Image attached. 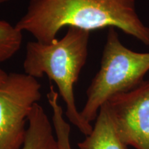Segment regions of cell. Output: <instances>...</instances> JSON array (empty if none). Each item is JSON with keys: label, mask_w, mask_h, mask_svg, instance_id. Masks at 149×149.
Listing matches in <instances>:
<instances>
[{"label": "cell", "mask_w": 149, "mask_h": 149, "mask_svg": "<svg viewBox=\"0 0 149 149\" xmlns=\"http://www.w3.org/2000/svg\"><path fill=\"white\" fill-rule=\"evenodd\" d=\"M23 35L9 22L0 20V63L13 57L21 48Z\"/></svg>", "instance_id": "9c48e42d"}, {"label": "cell", "mask_w": 149, "mask_h": 149, "mask_svg": "<svg viewBox=\"0 0 149 149\" xmlns=\"http://www.w3.org/2000/svg\"><path fill=\"white\" fill-rule=\"evenodd\" d=\"M149 71V53H137L126 47L115 28H109L101 66L86 91L81 115L91 123L112 97L133 90L144 81Z\"/></svg>", "instance_id": "3957f363"}, {"label": "cell", "mask_w": 149, "mask_h": 149, "mask_svg": "<svg viewBox=\"0 0 149 149\" xmlns=\"http://www.w3.org/2000/svg\"><path fill=\"white\" fill-rule=\"evenodd\" d=\"M47 100L53 112L52 122L57 138L58 149H72L70 126L64 119L63 109L59 103V93L53 86L50 87Z\"/></svg>", "instance_id": "ba28073f"}, {"label": "cell", "mask_w": 149, "mask_h": 149, "mask_svg": "<svg viewBox=\"0 0 149 149\" xmlns=\"http://www.w3.org/2000/svg\"><path fill=\"white\" fill-rule=\"evenodd\" d=\"M95 121L91 133L78 143L79 149H128L117 133L107 104L101 107Z\"/></svg>", "instance_id": "8992f818"}, {"label": "cell", "mask_w": 149, "mask_h": 149, "mask_svg": "<svg viewBox=\"0 0 149 149\" xmlns=\"http://www.w3.org/2000/svg\"><path fill=\"white\" fill-rule=\"evenodd\" d=\"M90 33L69 27L62 38L50 44L29 42L23 63L24 73L36 79L46 74L55 83L66 104V117L85 136L91 133L93 126L78 111L74 86L88 58Z\"/></svg>", "instance_id": "7a4b0ae2"}, {"label": "cell", "mask_w": 149, "mask_h": 149, "mask_svg": "<svg viewBox=\"0 0 149 149\" xmlns=\"http://www.w3.org/2000/svg\"><path fill=\"white\" fill-rule=\"evenodd\" d=\"M41 96L36 78L26 73L8 74L0 84V149H21L26 124Z\"/></svg>", "instance_id": "277c9868"}, {"label": "cell", "mask_w": 149, "mask_h": 149, "mask_svg": "<svg viewBox=\"0 0 149 149\" xmlns=\"http://www.w3.org/2000/svg\"><path fill=\"white\" fill-rule=\"evenodd\" d=\"M106 104L122 140L135 149H149V81Z\"/></svg>", "instance_id": "5b68a950"}, {"label": "cell", "mask_w": 149, "mask_h": 149, "mask_svg": "<svg viewBox=\"0 0 149 149\" xmlns=\"http://www.w3.org/2000/svg\"><path fill=\"white\" fill-rule=\"evenodd\" d=\"M15 27L44 44L57 40L64 27L89 32L115 28L149 46V27L139 18L135 0H30Z\"/></svg>", "instance_id": "6da1fadb"}, {"label": "cell", "mask_w": 149, "mask_h": 149, "mask_svg": "<svg viewBox=\"0 0 149 149\" xmlns=\"http://www.w3.org/2000/svg\"><path fill=\"white\" fill-rule=\"evenodd\" d=\"M8 74L6 72L4 71V70L1 69L0 68V84L3 82L4 80L6 79L7 76H8Z\"/></svg>", "instance_id": "30bf717a"}, {"label": "cell", "mask_w": 149, "mask_h": 149, "mask_svg": "<svg viewBox=\"0 0 149 149\" xmlns=\"http://www.w3.org/2000/svg\"><path fill=\"white\" fill-rule=\"evenodd\" d=\"M8 1H10V0H0V4H1V3H4Z\"/></svg>", "instance_id": "8fae6325"}, {"label": "cell", "mask_w": 149, "mask_h": 149, "mask_svg": "<svg viewBox=\"0 0 149 149\" xmlns=\"http://www.w3.org/2000/svg\"><path fill=\"white\" fill-rule=\"evenodd\" d=\"M21 149H58L53 126L44 108L35 104L29 117Z\"/></svg>", "instance_id": "52a82bcc"}]
</instances>
